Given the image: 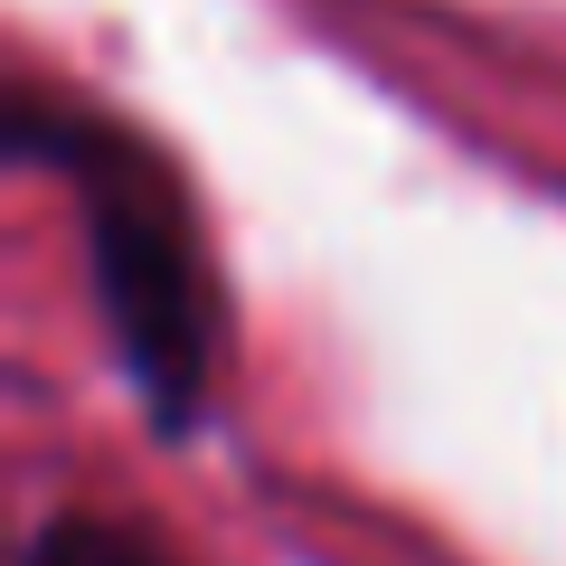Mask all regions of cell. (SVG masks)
I'll list each match as a JSON object with an SVG mask.
<instances>
[{
    "mask_svg": "<svg viewBox=\"0 0 566 566\" xmlns=\"http://www.w3.org/2000/svg\"><path fill=\"white\" fill-rule=\"evenodd\" d=\"M10 151L57 170L66 199H76L95 312L114 331V359L133 378L142 416L161 434L199 424L208 378H218V293H208L199 218H189L170 161L142 133H123L95 104H66V95L10 104Z\"/></svg>",
    "mask_w": 566,
    "mask_h": 566,
    "instance_id": "1",
    "label": "cell"
},
{
    "mask_svg": "<svg viewBox=\"0 0 566 566\" xmlns=\"http://www.w3.org/2000/svg\"><path fill=\"white\" fill-rule=\"evenodd\" d=\"M20 566H180L151 528L133 520H104V510H57L39 538L20 547Z\"/></svg>",
    "mask_w": 566,
    "mask_h": 566,
    "instance_id": "2",
    "label": "cell"
}]
</instances>
